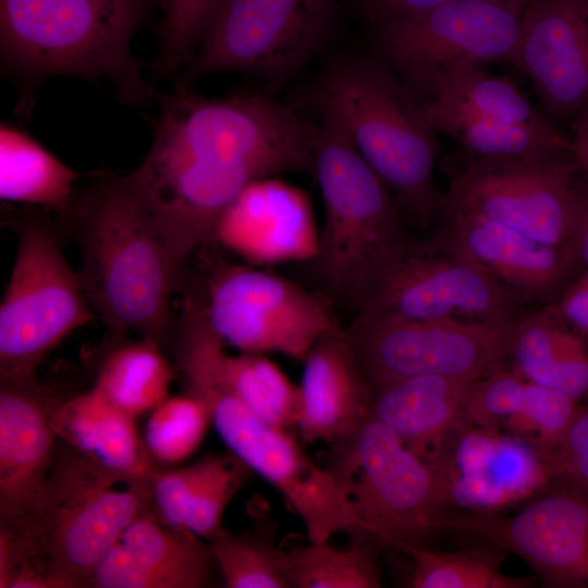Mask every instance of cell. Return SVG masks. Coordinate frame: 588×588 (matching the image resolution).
I'll list each match as a JSON object with an SVG mask.
<instances>
[{"mask_svg": "<svg viewBox=\"0 0 588 588\" xmlns=\"http://www.w3.org/2000/svg\"><path fill=\"white\" fill-rule=\"evenodd\" d=\"M150 148L130 173L158 201L238 191L282 172L314 173L320 125L257 94L206 98L176 85L161 99Z\"/></svg>", "mask_w": 588, "mask_h": 588, "instance_id": "obj_1", "label": "cell"}, {"mask_svg": "<svg viewBox=\"0 0 588 588\" xmlns=\"http://www.w3.org/2000/svg\"><path fill=\"white\" fill-rule=\"evenodd\" d=\"M70 220L94 311L115 333L167 345L176 334L171 298L186 262L130 174L100 177Z\"/></svg>", "mask_w": 588, "mask_h": 588, "instance_id": "obj_2", "label": "cell"}, {"mask_svg": "<svg viewBox=\"0 0 588 588\" xmlns=\"http://www.w3.org/2000/svg\"><path fill=\"white\" fill-rule=\"evenodd\" d=\"M159 0H0L2 74L20 91L28 115L39 85L70 75L108 79L120 101L147 105L156 96L131 51L135 33Z\"/></svg>", "mask_w": 588, "mask_h": 588, "instance_id": "obj_3", "label": "cell"}, {"mask_svg": "<svg viewBox=\"0 0 588 588\" xmlns=\"http://www.w3.org/2000/svg\"><path fill=\"white\" fill-rule=\"evenodd\" d=\"M314 102L387 186L406 223L431 234L443 203L433 177L438 132L409 85L383 64L350 61L321 78Z\"/></svg>", "mask_w": 588, "mask_h": 588, "instance_id": "obj_4", "label": "cell"}, {"mask_svg": "<svg viewBox=\"0 0 588 588\" xmlns=\"http://www.w3.org/2000/svg\"><path fill=\"white\" fill-rule=\"evenodd\" d=\"M313 174L324 217L306 266L317 292L355 315L383 267L411 234L387 186L350 140L323 121Z\"/></svg>", "mask_w": 588, "mask_h": 588, "instance_id": "obj_5", "label": "cell"}, {"mask_svg": "<svg viewBox=\"0 0 588 588\" xmlns=\"http://www.w3.org/2000/svg\"><path fill=\"white\" fill-rule=\"evenodd\" d=\"M176 359L187 393L206 404L231 453L282 494L302 519L309 541L362 534L342 482L313 461L290 430L267 422L242 403L189 340L176 341Z\"/></svg>", "mask_w": 588, "mask_h": 588, "instance_id": "obj_6", "label": "cell"}, {"mask_svg": "<svg viewBox=\"0 0 588 588\" xmlns=\"http://www.w3.org/2000/svg\"><path fill=\"white\" fill-rule=\"evenodd\" d=\"M327 462L348 494L362 534L376 542L424 546L445 529L454 506L448 481L372 416L329 444Z\"/></svg>", "mask_w": 588, "mask_h": 588, "instance_id": "obj_7", "label": "cell"}, {"mask_svg": "<svg viewBox=\"0 0 588 588\" xmlns=\"http://www.w3.org/2000/svg\"><path fill=\"white\" fill-rule=\"evenodd\" d=\"M68 448L56 455L37 518L60 588L89 587L105 554L154 510L151 478L112 470Z\"/></svg>", "mask_w": 588, "mask_h": 588, "instance_id": "obj_8", "label": "cell"}, {"mask_svg": "<svg viewBox=\"0 0 588 588\" xmlns=\"http://www.w3.org/2000/svg\"><path fill=\"white\" fill-rule=\"evenodd\" d=\"M17 235L0 304V380L35 376L46 355L94 317L52 228L27 218Z\"/></svg>", "mask_w": 588, "mask_h": 588, "instance_id": "obj_9", "label": "cell"}, {"mask_svg": "<svg viewBox=\"0 0 588 588\" xmlns=\"http://www.w3.org/2000/svg\"><path fill=\"white\" fill-rule=\"evenodd\" d=\"M476 264L434 231L401 245L354 315L380 320L510 324L525 313Z\"/></svg>", "mask_w": 588, "mask_h": 588, "instance_id": "obj_10", "label": "cell"}, {"mask_svg": "<svg viewBox=\"0 0 588 588\" xmlns=\"http://www.w3.org/2000/svg\"><path fill=\"white\" fill-rule=\"evenodd\" d=\"M579 173L572 152L526 159L469 157L443 193L442 208L487 219L548 245L572 244Z\"/></svg>", "mask_w": 588, "mask_h": 588, "instance_id": "obj_11", "label": "cell"}, {"mask_svg": "<svg viewBox=\"0 0 588 588\" xmlns=\"http://www.w3.org/2000/svg\"><path fill=\"white\" fill-rule=\"evenodd\" d=\"M210 329L242 353H280L305 358L339 321L334 305L315 290L245 266H225L199 297Z\"/></svg>", "mask_w": 588, "mask_h": 588, "instance_id": "obj_12", "label": "cell"}, {"mask_svg": "<svg viewBox=\"0 0 588 588\" xmlns=\"http://www.w3.org/2000/svg\"><path fill=\"white\" fill-rule=\"evenodd\" d=\"M333 0H223L177 85L221 72L286 74L319 45Z\"/></svg>", "mask_w": 588, "mask_h": 588, "instance_id": "obj_13", "label": "cell"}, {"mask_svg": "<svg viewBox=\"0 0 588 588\" xmlns=\"http://www.w3.org/2000/svg\"><path fill=\"white\" fill-rule=\"evenodd\" d=\"M514 323L397 321L356 315L344 328L371 387L425 375L478 380L504 365Z\"/></svg>", "mask_w": 588, "mask_h": 588, "instance_id": "obj_14", "label": "cell"}, {"mask_svg": "<svg viewBox=\"0 0 588 588\" xmlns=\"http://www.w3.org/2000/svg\"><path fill=\"white\" fill-rule=\"evenodd\" d=\"M520 16L506 0H450L381 22L380 47L407 84L431 93L456 65L511 61Z\"/></svg>", "mask_w": 588, "mask_h": 588, "instance_id": "obj_15", "label": "cell"}, {"mask_svg": "<svg viewBox=\"0 0 588 588\" xmlns=\"http://www.w3.org/2000/svg\"><path fill=\"white\" fill-rule=\"evenodd\" d=\"M446 529L466 531L513 552L546 587L588 588V491L561 479L513 515L451 514Z\"/></svg>", "mask_w": 588, "mask_h": 588, "instance_id": "obj_16", "label": "cell"}, {"mask_svg": "<svg viewBox=\"0 0 588 588\" xmlns=\"http://www.w3.org/2000/svg\"><path fill=\"white\" fill-rule=\"evenodd\" d=\"M511 61L544 112L574 124L588 111V0H535L522 13Z\"/></svg>", "mask_w": 588, "mask_h": 588, "instance_id": "obj_17", "label": "cell"}, {"mask_svg": "<svg viewBox=\"0 0 588 588\" xmlns=\"http://www.w3.org/2000/svg\"><path fill=\"white\" fill-rule=\"evenodd\" d=\"M434 231L522 306L554 302L584 268L572 244L548 245L451 208H442Z\"/></svg>", "mask_w": 588, "mask_h": 588, "instance_id": "obj_18", "label": "cell"}, {"mask_svg": "<svg viewBox=\"0 0 588 588\" xmlns=\"http://www.w3.org/2000/svg\"><path fill=\"white\" fill-rule=\"evenodd\" d=\"M59 403L36 375L1 380L0 523L38 515L57 455L52 416Z\"/></svg>", "mask_w": 588, "mask_h": 588, "instance_id": "obj_19", "label": "cell"}, {"mask_svg": "<svg viewBox=\"0 0 588 588\" xmlns=\"http://www.w3.org/2000/svg\"><path fill=\"white\" fill-rule=\"evenodd\" d=\"M303 363L296 430L305 443L332 444L369 415V383L340 322L316 341Z\"/></svg>", "mask_w": 588, "mask_h": 588, "instance_id": "obj_20", "label": "cell"}, {"mask_svg": "<svg viewBox=\"0 0 588 588\" xmlns=\"http://www.w3.org/2000/svg\"><path fill=\"white\" fill-rule=\"evenodd\" d=\"M475 381L425 375L371 385L369 415L432 464L464 425V408Z\"/></svg>", "mask_w": 588, "mask_h": 588, "instance_id": "obj_21", "label": "cell"}, {"mask_svg": "<svg viewBox=\"0 0 588 588\" xmlns=\"http://www.w3.org/2000/svg\"><path fill=\"white\" fill-rule=\"evenodd\" d=\"M555 479L551 460L528 440L495 433L467 471L446 477L454 506L498 512L544 491Z\"/></svg>", "mask_w": 588, "mask_h": 588, "instance_id": "obj_22", "label": "cell"}, {"mask_svg": "<svg viewBox=\"0 0 588 588\" xmlns=\"http://www.w3.org/2000/svg\"><path fill=\"white\" fill-rule=\"evenodd\" d=\"M134 419L91 389L60 402L52 427L57 439L94 462L115 471L152 478L157 469Z\"/></svg>", "mask_w": 588, "mask_h": 588, "instance_id": "obj_23", "label": "cell"}, {"mask_svg": "<svg viewBox=\"0 0 588 588\" xmlns=\"http://www.w3.org/2000/svg\"><path fill=\"white\" fill-rule=\"evenodd\" d=\"M525 379L577 402L588 395V339L552 303L525 314L512 329L507 359Z\"/></svg>", "mask_w": 588, "mask_h": 588, "instance_id": "obj_24", "label": "cell"}, {"mask_svg": "<svg viewBox=\"0 0 588 588\" xmlns=\"http://www.w3.org/2000/svg\"><path fill=\"white\" fill-rule=\"evenodd\" d=\"M310 210L299 189L270 177L250 183L223 213L215 235L238 254L264 260L272 231H309Z\"/></svg>", "mask_w": 588, "mask_h": 588, "instance_id": "obj_25", "label": "cell"}, {"mask_svg": "<svg viewBox=\"0 0 588 588\" xmlns=\"http://www.w3.org/2000/svg\"><path fill=\"white\" fill-rule=\"evenodd\" d=\"M79 174L29 135L8 123L0 126V197L39 206L70 220Z\"/></svg>", "mask_w": 588, "mask_h": 588, "instance_id": "obj_26", "label": "cell"}, {"mask_svg": "<svg viewBox=\"0 0 588 588\" xmlns=\"http://www.w3.org/2000/svg\"><path fill=\"white\" fill-rule=\"evenodd\" d=\"M425 112L439 133L456 139L475 158H543L572 152V140L556 127L539 130L480 118L424 101Z\"/></svg>", "mask_w": 588, "mask_h": 588, "instance_id": "obj_27", "label": "cell"}, {"mask_svg": "<svg viewBox=\"0 0 588 588\" xmlns=\"http://www.w3.org/2000/svg\"><path fill=\"white\" fill-rule=\"evenodd\" d=\"M173 370L152 340L115 347L100 366L95 387L109 403L134 418L168 397Z\"/></svg>", "mask_w": 588, "mask_h": 588, "instance_id": "obj_28", "label": "cell"}, {"mask_svg": "<svg viewBox=\"0 0 588 588\" xmlns=\"http://www.w3.org/2000/svg\"><path fill=\"white\" fill-rule=\"evenodd\" d=\"M432 103L480 118L515 125L551 130L552 122L536 110L509 79L482 71L480 65H456L433 84Z\"/></svg>", "mask_w": 588, "mask_h": 588, "instance_id": "obj_29", "label": "cell"}, {"mask_svg": "<svg viewBox=\"0 0 588 588\" xmlns=\"http://www.w3.org/2000/svg\"><path fill=\"white\" fill-rule=\"evenodd\" d=\"M413 564L414 588H527L531 580L502 572L507 551L483 540L452 552H438L419 544L399 543Z\"/></svg>", "mask_w": 588, "mask_h": 588, "instance_id": "obj_30", "label": "cell"}, {"mask_svg": "<svg viewBox=\"0 0 588 588\" xmlns=\"http://www.w3.org/2000/svg\"><path fill=\"white\" fill-rule=\"evenodd\" d=\"M355 541L338 549L327 541L285 551L291 588H379L382 573L375 540L354 535Z\"/></svg>", "mask_w": 588, "mask_h": 588, "instance_id": "obj_31", "label": "cell"}, {"mask_svg": "<svg viewBox=\"0 0 588 588\" xmlns=\"http://www.w3.org/2000/svg\"><path fill=\"white\" fill-rule=\"evenodd\" d=\"M275 535L273 523H259L238 534L225 529L208 542L226 588H291Z\"/></svg>", "mask_w": 588, "mask_h": 588, "instance_id": "obj_32", "label": "cell"}, {"mask_svg": "<svg viewBox=\"0 0 588 588\" xmlns=\"http://www.w3.org/2000/svg\"><path fill=\"white\" fill-rule=\"evenodd\" d=\"M121 541L161 567L181 573L193 588L211 583V566L216 562L209 543L191 530L166 522L155 510L137 517Z\"/></svg>", "mask_w": 588, "mask_h": 588, "instance_id": "obj_33", "label": "cell"}, {"mask_svg": "<svg viewBox=\"0 0 588 588\" xmlns=\"http://www.w3.org/2000/svg\"><path fill=\"white\" fill-rule=\"evenodd\" d=\"M210 422L208 407L197 396H168L152 409L146 426V446L160 462H181L198 448Z\"/></svg>", "mask_w": 588, "mask_h": 588, "instance_id": "obj_34", "label": "cell"}, {"mask_svg": "<svg viewBox=\"0 0 588 588\" xmlns=\"http://www.w3.org/2000/svg\"><path fill=\"white\" fill-rule=\"evenodd\" d=\"M223 0H159L163 12L155 76L169 77L193 58L203 35Z\"/></svg>", "mask_w": 588, "mask_h": 588, "instance_id": "obj_35", "label": "cell"}, {"mask_svg": "<svg viewBox=\"0 0 588 588\" xmlns=\"http://www.w3.org/2000/svg\"><path fill=\"white\" fill-rule=\"evenodd\" d=\"M247 468L236 456L218 455L189 506L185 528L207 542L225 530L224 511L247 478Z\"/></svg>", "mask_w": 588, "mask_h": 588, "instance_id": "obj_36", "label": "cell"}, {"mask_svg": "<svg viewBox=\"0 0 588 588\" xmlns=\"http://www.w3.org/2000/svg\"><path fill=\"white\" fill-rule=\"evenodd\" d=\"M89 587L193 588V585L184 575L161 567L139 555L120 540L96 566Z\"/></svg>", "mask_w": 588, "mask_h": 588, "instance_id": "obj_37", "label": "cell"}, {"mask_svg": "<svg viewBox=\"0 0 588 588\" xmlns=\"http://www.w3.org/2000/svg\"><path fill=\"white\" fill-rule=\"evenodd\" d=\"M217 456L205 457L183 468L155 473L151 478V490L154 510L158 516L172 525L185 528L192 501L215 467Z\"/></svg>", "mask_w": 588, "mask_h": 588, "instance_id": "obj_38", "label": "cell"}, {"mask_svg": "<svg viewBox=\"0 0 588 588\" xmlns=\"http://www.w3.org/2000/svg\"><path fill=\"white\" fill-rule=\"evenodd\" d=\"M550 458L555 479L588 491V405L579 407Z\"/></svg>", "mask_w": 588, "mask_h": 588, "instance_id": "obj_39", "label": "cell"}, {"mask_svg": "<svg viewBox=\"0 0 588 588\" xmlns=\"http://www.w3.org/2000/svg\"><path fill=\"white\" fill-rule=\"evenodd\" d=\"M552 304L569 327L588 339V268Z\"/></svg>", "mask_w": 588, "mask_h": 588, "instance_id": "obj_40", "label": "cell"}, {"mask_svg": "<svg viewBox=\"0 0 588 588\" xmlns=\"http://www.w3.org/2000/svg\"><path fill=\"white\" fill-rule=\"evenodd\" d=\"M450 0H367L370 15L380 23L390 19L418 14Z\"/></svg>", "mask_w": 588, "mask_h": 588, "instance_id": "obj_41", "label": "cell"}, {"mask_svg": "<svg viewBox=\"0 0 588 588\" xmlns=\"http://www.w3.org/2000/svg\"><path fill=\"white\" fill-rule=\"evenodd\" d=\"M572 245L584 268H588V182L579 181L578 218Z\"/></svg>", "mask_w": 588, "mask_h": 588, "instance_id": "obj_42", "label": "cell"}, {"mask_svg": "<svg viewBox=\"0 0 588 588\" xmlns=\"http://www.w3.org/2000/svg\"><path fill=\"white\" fill-rule=\"evenodd\" d=\"M572 154L579 166V171L588 182V111L574 124Z\"/></svg>", "mask_w": 588, "mask_h": 588, "instance_id": "obj_43", "label": "cell"}, {"mask_svg": "<svg viewBox=\"0 0 588 588\" xmlns=\"http://www.w3.org/2000/svg\"><path fill=\"white\" fill-rule=\"evenodd\" d=\"M535 0H506L509 5L522 15L524 10L530 5Z\"/></svg>", "mask_w": 588, "mask_h": 588, "instance_id": "obj_44", "label": "cell"}]
</instances>
